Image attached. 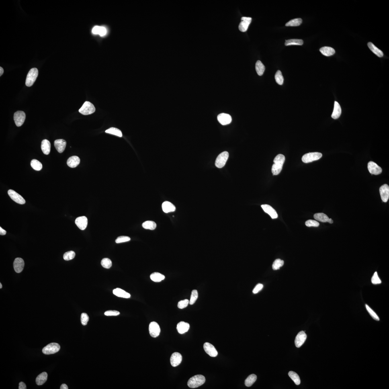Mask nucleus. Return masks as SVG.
<instances>
[{
	"mask_svg": "<svg viewBox=\"0 0 389 389\" xmlns=\"http://www.w3.org/2000/svg\"><path fill=\"white\" fill-rule=\"evenodd\" d=\"M285 161V157L282 154H279L273 160L274 164L272 168V172L273 175H277L280 173Z\"/></svg>",
	"mask_w": 389,
	"mask_h": 389,
	"instance_id": "f257e3e1",
	"label": "nucleus"
},
{
	"mask_svg": "<svg viewBox=\"0 0 389 389\" xmlns=\"http://www.w3.org/2000/svg\"><path fill=\"white\" fill-rule=\"evenodd\" d=\"M206 382V378L203 375H197L191 377L187 383L189 388H194L198 387Z\"/></svg>",
	"mask_w": 389,
	"mask_h": 389,
	"instance_id": "f03ea898",
	"label": "nucleus"
},
{
	"mask_svg": "<svg viewBox=\"0 0 389 389\" xmlns=\"http://www.w3.org/2000/svg\"><path fill=\"white\" fill-rule=\"evenodd\" d=\"M38 75V70L33 68L29 72L27 75L25 84L27 86L30 87L34 84Z\"/></svg>",
	"mask_w": 389,
	"mask_h": 389,
	"instance_id": "7ed1b4c3",
	"label": "nucleus"
},
{
	"mask_svg": "<svg viewBox=\"0 0 389 389\" xmlns=\"http://www.w3.org/2000/svg\"><path fill=\"white\" fill-rule=\"evenodd\" d=\"M95 110V107L92 103L89 101H85L79 111L82 114L86 115L93 114Z\"/></svg>",
	"mask_w": 389,
	"mask_h": 389,
	"instance_id": "20e7f679",
	"label": "nucleus"
},
{
	"mask_svg": "<svg viewBox=\"0 0 389 389\" xmlns=\"http://www.w3.org/2000/svg\"><path fill=\"white\" fill-rule=\"evenodd\" d=\"M322 157V154L318 152H310L303 156L302 161L304 163H309L319 160Z\"/></svg>",
	"mask_w": 389,
	"mask_h": 389,
	"instance_id": "39448f33",
	"label": "nucleus"
},
{
	"mask_svg": "<svg viewBox=\"0 0 389 389\" xmlns=\"http://www.w3.org/2000/svg\"><path fill=\"white\" fill-rule=\"evenodd\" d=\"M60 346L57 343H52L48 344L43 349V353L45 355H50L55 353L59 351Z\"/></svg>",
	"mask_w": 389,
	"mask_h": 389,
	"instance_id": "423d86ee",
	"label": "nucleus"
},
{
	"mask_svg": "<svg viewBox=\"0 0 389 389\" xmlns=\"http://www.w3.org/2000/svg\"><path fill=\"white\" fill-rule=\"evenodd\" d=\"M229 156V154L227 151H224L221 153L218 156L215 162V165L219 168H221L225 165Z\"/></svg>",
	"mask_w": 389,
	"mask_h": 389,
	"instance_id": "0eeeda50",
	"label": "nucleus"
},
{
	"mask_svg": "<svg viewBox=\"0 0 389 389\" xmlns=\"http://www.w3.org/2000/svg\"><path fill=\"white\" fill-rule=\"evenodd\" d=\"M13 118L16 126L18 127H20L22 126L25 122L26 114L23 111H17L15 113Z\"/></svg>",
	"mask_w": 389,
	"mask_h": 389,
	"instance_id": "6e6552de",
	"label": "nucleus"
},
{
	"mask_svg": "<svg viewBox=\"0 0 389 389\" xmlns=\"http://www.w3.org/2000/svg\"><path fill=\"white\" fill-rule=\"evenodd\" d=\"M8 193L11 199L18 204H24L26 202L25 199L21 195L12 189H9L8 191Z\"/></svg>",
	"mask_w": 389,
	"mask_h": 389,
	"instance_id": "1a4fd4ad",
	"label": "nucleus"
},
{
	"mask_svg": "<svg viewBox=\"0 0 389 389\" xmlns=\"http://www.w3.org/2000/svg\"><path fill=\"white\" fill-rule=\"evenodd\" d=\"M149 331L150 335L153 338H156L159 335L160 328L157 322H152L149 324Z\"/></svg>",
	"mask_w": 389,
	"mask_h": 389,
	"instance_id": "9d476101",
	"label": "nucleus"
},
{
	"mask_svg": "<svg viewBox=\"0 0 389 389\" xmlns=\"http://www.w3.org/2000/svg\"><path fill=\"white\" fill-rule=\"evenodd\" d=\"M241 21L240 23L238 29L241 32H245L248 30L252 19L251 17H243L241 18Z\"/></svg>",
	"mask_w": 389,
	"mask_h": 389,
	"instance_id": "9b49d317",
	"label": "nucleus"
},
{
	"mask_svg": "<svg viewBox=\"0 0 389 389\" xmlns=\"http://www.w3.org/2000/svg\"><path fill=\"white\" fill-rule=\"evenodd\" d=\"M367 167L369 172L373 175H378L382 172V169L374 162H369Z\"/></svg>",
	"mask_w": 389,
	"mask_h": 389,
	"instance_id": "f8f14e48",
	"label": "nucleus"
},
{
	"mask_svg": "<svg viewBox=\"0 0 389 389\" xmlns=\"http://www.w3.org/2000/svg\"><path fill=\"white\" fill-rule=\"evenodd\" d=\"M381 199L383 202L386 203L388 202L389 198V187L387 184H384L381 186L380 189Z\"/></svg>",
	"mask_w": 389,
	"mask_h": 389,
	"instance_id": "ddd939ff",
	"label": "nucleus"
},
{
	"mask_svg": "<svg viewBox=\"0 0 389 389\" xmlns=\"http://www.w3.org/2000/svg\"><path fill=\"white\" fill-rule=\"evenodd\" d=\"M204 349L206 353L211 357H216L218 355V352L215 348L210 343H205L204 345Z\"/></svg>",
	"mask_w": 389,
	"mask_h": 389,
	"instance_id": "4468645a",
	"label": "nucleus"
},
{
	"mask_svg": "<svg viewBox=\"0 0 389 389\" xmlns=\"http://www.w3.org/2000/svg\"><path fill=\"white\" fill-rule=\"evenodd\" d=\"M306 334L304 331H301L297 335L295 340L296 347L300 348L304 344L307 339Z\"/></svg>",
	"mask_w": 389,
	"mask_h": 389,
	"instance_id": "2eb2a0df",
	"label": "nucleus"
},
{
	"mask_svg": "<svg viewBox=\"0 0 389 389\" xmlns=\"http://www.w3.org/2000/svg\"><path fill=\"white\" fill-rule=\"evenodd\" d=\"M182 356L179 353H175L172 355L170 359V362L172 366L176 367L179 365L182 361Z\"/></svg>",
	"mask_w": 389,
	"mask_h": 389,
	"instance_id": "dca6fc26",
	"label": "nucleus"
},
{
	"mask_svg": "<svg viewBox=\"0 0 389 389\" xmlns=\"http://www.w3.org/2000/svg\"><path fill=\"white\" fill-rule=\"evenodd\" d=\"M75 223L80 229L82 230H85L87 226V218L85 216L78 217L76 218Z\"/></svg>",
	"mask_w": 389,
	"mask_h": 389,
	"instance_id": "f3484780",
	"label": "nucleus"
},
{
	"mask_svg": "<svg viewBox=\"0 0 389 389\" xmlns=\"http://www.w3.org/2000/svg\"><path fill=\"white\" fill-rule=\"evenodd\" d=\"M218 122L222 125H226L230 123L232 121L231 116L225 113H221L217 116Z\"/></svg>",
	"mask_w": 389,
	"mask_h": 389,
	"instance_id": "a211bd4d",
	"label": "nucleus"
},
{
	"mask_svg": "<svg viewBox=\"0 0 389 389\" xmlns=\"http://www.w3.org/2000/svg\"><path fill=\"white\" fill-rule=\"evenodd\" d=\"M261 207L264 212L269 214L272 219H276L278 218V214L272 207L269 205H262Z\"/></svg>",
	"mask_w": 389,
	"mask_h": 389,
	"instance_id": "6ab92c4d",
	"label": "nucleus"
},
{
	"mask_svg": "<svg viewBox=\"0 0 389 389\" xmlns=\"http://www.w3.org/2000/svg\"><path fill=\"white\" fill-rule=\"evenodd\" d=\"M24 262L21 258L16 259L13 263V267L15 272L18 273L21 272L24 268Z\"/></svg>",
	"mask_w": 389,
	"mask_h": 389,
	"instance_id": "aec40b11",
	"label": "nucleus"
},
{
	"mask_svg": "<svg viewBox=\"0 0 389 389\" xmlns=\"http://www.w3.org/2000/svg\"><path fill=\"white\" fill-rule=\"evenodd\" d=\"M314 218L316 220L322 222H329L330 224L333 223V220L331 218H329L324 213H317L314 215Z\"/></svg>",
	"mask_w": 389,
	"mask_h": 389,
	"instance_id": "412c9836",
	"label": "nucleus"
},
{
	"mask_svg": "<svg viewBox=\"0 0 389 389\" xmlns=\"http://www.w3.org/2000/svg\"><path fill=\"white\" fill-rule=\"evenodd\" d=\"M54 145L58 152L61 153L65 150L66 142L63 139L56 140L54 142Z\"/></svg>",
	"mask_w": 389,
	"mask_h": 389,
	"instance_id": "4be33fe9",
	"label": "nucleus"
},
{
	"mask_svg": "<svg viewBox=\"0 0 389 389\" xmlns=\"http://www.w3.org/2000/svg\"><path fill=\"white\" fill-rule=\"evenodd\" d=\"M189 324L184 321H181L177 324V329L179 334H183L188 331L189 329Z\"/></svg>",
	"mask_w": 389,
	"mask_h": 389,
	"instance_id": "5701e85b",
	"label": "nucleus"
},
{
	"mask_svg": "<svg viewBox=\"0 0 389 389\" xmlns=\"http://www.w3.org/2000/svg\"><path fill=\"white\" fill-rule=\"evenodd\" d=\"M162 208L163 212L167 214L173 212L176 210L175 206L171 203L168 201H166L162 204Z\"/></svg>",
	"mask_w": 389,
	"mask_h": 389,
	"instance_id": "b1692460",
	"label": "nucleus"
},
{
	"mask_svg": "<svg viewBox=\"0 0 389 389\" xmlns=\"http://www.w3.org/2000/svg\"><path fill=\"white\" fill-rule=\"evenodd\" d=\"M80 163V158L76 156H72L69 158L67 162L68 166L71 168L77 167Z\"/></svg>",
	"mask_w": 389,
	"mask_h": 389,
	"instance_id": "393cba45",
	"label": "nucleus"
},
{
	"mask_svg": "<svg viewBox=\"0 0 389 389\" xmlns=\"http://www.w3.org/2000/svg\"><path fill=\"white\" fill-rule=\"evenodd\" d=\"M113 293L115 296L119 297L129 298H130V294L122 290V289L119 288H117L114 289L113 290Z\"/></svg>",
	"mask_w": 389,
	"mask_h": 389,
	"instance_id": "a878e982",
	"label": "nucleus"
},
{
	"mask_svg": "<svg viewBox=\"0 0 389 389\" xmlns=\"http://www.w3.org/2000/svg\"><path fill=\"white\" fill-rule=\"evenodd\" d=\"M341 113V108L339 103L335 101L334 103V110L332 115V118L334 119L339 118Z\"/></svg>",
	"mask_w": 389,
	"mask_h": 389,
	"instance_id": "bb28decb",
	"label": "nucleus"
},
{
	"mask_svg": "<svg viewBox=\"0 0 389 389\" xmlns=\"http://www.w3.org/2000/svg\"><path fill=\"white\" fill-rule=\"evenodd\" d=\"M50 143L48 140H43L41 144V149L43 153L45 155H48L50 154Z\"/></svg>",
	"mask_w": 389,
	"mask_h": 389,
	"instance_id": "cd10ccee",
	"label": "nucleus"
},
{
	"mask_svg": "<svg viewBox=\"0 0 389 389\" xmlns=\"http://www.w3.org/2000/svg\"><path fill=\"white\" fill-rule=\"evenodd\" d=\"M320 51L323 55L326 56H331L335 53V50L329 47H322L320 49Z\"/></svg>",
	"mask_w": 389,
	"mask_h": 389,
	"instance_id": "c85d7f7f",
	"label": "nucleus"
},
{
	"mask_svg": "<svg viewBox=\"0 0 389 389\" xmlns=\"http://www.w3.org/2000/svg\"><path fill=\"white\" fill-rule=\"evenodd\" d=\"M367 45H368L369 48L371 51L374 53L378 57H382L384 56V53H383L382 51L375 46L372 43L369 42L368 44H367Z\"/></svg>",
	"mask_w": 389,
	"mask_h": 389,
	"instance_id": "c756f323",
	"label": "nucleus"
},
{
	"mask_svg": "<svg viewBox=\"0 0 389 389\" xmlns=\"http://www.w3.org/2000/svg\"><path fill=\"white\" fill-rule=\"evenodd\" d=\"M48 374L46 372H44L38 375L36 379V382L38 386L42 385L46 382L47 380Z\"/></svg>",
	"mask_w": 389,
	"mask_h": 389,
	"instance_id": "7c9ffc66",
	"label": "nucleus"
},
{
	"mask_svg": "<svg viewBox=\"0 0 389 389\" xmlns=\"http://www.w3.org/2000/svg\"><path fill=\"white\" fill-rule=\"evenodd\" d=\"M150 279L154 282L158 283L161 282L165 278V276L159 273L155 272L152 273L150 275Z\"/></svg>",
	"mask_w": 389,
	"mask_h": 389,
	"instance_id": "2f4dec72",
	"label": "nucleus"
},
{
	"mask_svg": "<svg viewBox=\"0 0 389 389\" xmlns=\"http://www.w3.org/2000/svg\"><path fill=\"white\" fill-rule=\"evenodd\" d=\"M303 44H304V41L302 40L291 39V40H286L285 44L286 46L292 45L302 46Z\"/></svg>",
	"mask_w": 389,
	"mask_h": 389,
	"instance_id": "473e14b6",
	"label": "nucleus"
},
{
	"mask_svg": "<svg viewBox=\"0 0 389 389\" xmlns=\"http://www.w3.org/2000/svg\"><path fill=\"white\" fill-rule=\"evenodd\" d=\"M255 69L258 75H263L265 70V67L260 61L258 60L255 64Z\"/></svg>",
	"mask_w": 389,
	"mask_h": 389,
	"instance_id": "72a5a7b5",
	"label": "nucleus"
},
{
	"mask_svg": "<svg viewBox=\"0 0 389 389\" xmlns=\"http://www.w3.org/2000/svg\"><path fill=\"white\" fill-rule=\"evenodd\" d=\"M142 226L144 229L154 230L156 227V224L152 221H148L144 222L142 224Z\"/></svg>",
	"mask_w": 389,
	"mask_h": 389,
	"instance_id": "f704fd0d",
	"label": "nucleus"
},
{
	"mask_svg": "<svg viewBox=\"0 0 389 389\" xmlns=\"http://www.w3.org/2000/svg\"><path fill=\"white\" fill-rule=\"evenodd\" d=\"M257 379V376L255 374H252L249 375L245 380V386L248 387L251 386L256 380Z\"/></svg>",
	"mask_w": 389,
	"mask_h": 389,
	"instance_id": "c9c22d12",
	"label": "nucleus"
},
{
	"mask_svg": "<svg viewBox=\"0 0 389 389\" xmlns=\"http://www.w3.org/2000/svg\"><path fill=\"white\" fill-rule=\"evenodd\" d=\"M302 22V20L300 18H297L292 19L285 24L287 26H300Z\"/></svg>",
	"mask_w": 389,
	"mask_h": 389,
	"instance_id": "e433bc0d",
	"label": "nucleus"
},
{
	"mask_svg": "<svg viewBox=\"0 0 389 389\" xmlns=\"http://www.w3.org/2000/svg\"><path fill=\"white\" fill-rule=\"evenodd\" d=\"M288 375L289 377L294 381L295 384L297 385H299L300 384V379L297 373L294 372V371H290L288 373Z\"/></svg>",
	"mask_w": 389,
	"mask_h": 389,
	"instance_id": "4c0bfd02",
	"label": "nucleus"
},
{
	"mask_svg": "<svg viewBox=\"0 0 389 389\" xmlns=\"http://www.w3.org/2000/svg\"><path fill=\"white\" fill-rule=\"evenodd\" d=\"M105 132L108 133V134L114 135L118 136L119 137H122V132L120 130L118 129L111 127L108 130L105 131Z\"/></svg>",
	"mask_w": 389,
	"mask_h": 389,
	"instance_id": "58836bf2",
	"label": "nucleus"
},
{
	"mask_svg": "<svg viewBox=\"0 0 389 389\" xmlns=\"http://www.w3.org/2000/svg\"><path fill=\"white\" fill-rule=\"evenodd\" d=\"M31 165L33 169L37 171H40L42 168V165L40 162L36 159H33L31 162Z\"/></svg>",
	"mask_w": 389,
	"mask_h": 389,
	"instance_id": "ea45409f",
	"label": "nucleus"
},
{
	"mask_svg": "<svg viewBox=\"0 0 389 389\" xmlns=\"http://www.w3.org/2000/svg\"><path fill=\"white\" fill-rule=\"evenodd\" d=\"M275 79L276 83L280 85H282L284 83V79L282 73L280 70H278L275 75Z\"/></svg>",
	"mask_w": 389,
	"mask_h": 389,
	"instance_id": "a19ab883",
	"label": "nucleus"
},
{
	"mask_svg": "<svg viewBox=\"0 0 389 389\" xmlns=\"http://www.w3.org/2000/svg\"><path fill=\"white\" fill-rule=\"evenodd\" d=\"M284 265V261L280 259L275 260L273 262V270H276L279 269Z\"/></svg>",
	"mask_w": 389,
	"mask_h": 389,
	"instance_id": "79ce46f5",
	"label": "nucleus"
},
{
	"mask_svg": "<svg viewBox=\"0 0 389 389\" xmlns=\"http://www.w3.org/2000/svg\"><path fill=\"white\" fill-rule=\"evenodd\" d=\"M365 306H366L367 311H368L369 314H370V315L371 316V317L373 318V319L377 321H379L380 320V318H379L378 316L377 315L376 313H375L374 311H373L372 309H371L370 307L367 304H365Z\"/></svg>",
	"mask_w": 389,
	"mask_h": 389,
	"instance_id": "37998d69",
	"label": "nucleus"
},
{
	"mask_svg": "<svg viewBox=\"0 0 389 389\" xmlns=\"http://www.w3.org/2000/svg\"><path fill=\"white\" fill-rule=\"evenodd\" d=\"M101 265L105 268L109 269L112 266V262L108 258H105L101 261Z\"/></svg>",
	"mask_w": 389,
	"mask_h": 389,
	"instance_id": "c03bdc74",
	"label": "nucleus"
},
{
	"mask_svg": "<svg viewBox=\"0 0 389 389\" xmlns=\"http://www.w3.org/2000/svg\"><path fill=\"white\" fill-rule=\"evenodd\" d=\"M198 297V293L196 290H193L191 292L190 300H189V304L193 305L196 301Z\"/></svg>",
	"mask_w": 389,
	"mask_h": 389,
	"instance_id": "a18cd8bd",
	"label": "nucleus"
},
{
	"mask_svg": "<svg viewBox=\"0 0 389 389\" xmlns=\"http://www.w3.org/2000/svg\"><path fill=\"white\" fill-rule=\"evenodd\" d=\"M75 253L73 251L66 252L64 254L63 258L66 261H69L73 259L75 257Z\"/></svg>",
	"mask_w": 389,
	"mask_h": 389,
	"instance_id": "49530a36",
	"label": "nucleus"
},
{
	"mask_svg": "<svg viewBox=\"0 0 389 389\" xmlns=\"http://www.w3.org/2000/svg\"><path fill=\"white\" fill-rule=\"evenodd\" d=\"M371 282L374 285L380 284L382 283V281L378 276L377 272H375L374 274H373L371 279Z\"/></svg>",
	"mask_w": 389,
	"mask_h": 389,
	"instance_id": "de8ad7c7",
	"label": "nucleus"
},
{
	"mask_svg": "<svg viewBox=\"0 0 389 389\" xmlns=\"http://www.w3.org/2000/svg\"><path fill=\"white\" fill-rule=\"evenodd\" d=\"M189 304V300L187 299L181 300L180 301L178 304L177 306L179 309H182L185 308Z\"/></svg>",
	"mask_w": 389,
	"mask_h": 389,
	"instance_id": "09e8293b",
	"label": "nucleus"
},
{
	"mask_svg": "<svg viewBox=\"0 0 389 389\" xmlns=\"http://www.w3.org/2000/svg\"><path fill=\"white\" fill-rule=\"evenodd\" d=\"M130 238L127 236H120L116 238L115 240V242L116 243H124L130 241Z\"/></svg>",
	"mask_w": 389,
	"mask_h": 389,
	"instance_id": "8fccbe9b",
	"label": "nucleus"
},
{
	"mask_svg": "<svg viewBox=\"0 0 389 389\" xmlns=\"http://www.w3.org/2000/svg\"><path fill=\"white\" fill-rule=\"evenodd\" d=\"M306 225L308 227H318L319 226V223L316 221L314 220H308L306 221L305 223Z\"/></svg>",
	"mask_w": 389,
	"mask_h": 389,
	"instance_id": "3c124183",
	"label": "nucleus"
},
{
	"mask_svg": "<svg viewBox=\"0 0 389 389\" xmlns=\"http://www.w3.org/2000/svg\"><path fill=\"white\" fill-rule=\"evenodd\" d=\"M81 319L82 324L85 326L87 325L88 322L89 321V317L86 313H83L81 314Z\"/></svg>",
	"mask_w": 389,
	"mask_h": 389,
	"instance_id": "603ef678",
	"label": "nucleus"
},
{
	"mask_svg": "<svg viewBox=\"0 0 389 389\" xmlns=\"http://www.w3.org/2000/svg\"><path fill=\"white\" fill-rule=\"evenodd\" d=\"M120 313L117 311L109 310L105 312V315L106 316H116L119 315Z\"/></svg>",
	"mask_w": 389,
	"mask_h": 389,
	"instance_id": "864d4df0",
	"label": "nucleus"
},
{
	"mask_svg": "<svg viewBox=\"0 0 389 389\" xmlns=\"http://www.w3.org/2000/svg\"><path fill=\"white\" fill-rule=\"evenodd\" d=\"M263 284H258L256 286H255V288L253 289V293L255 294H257V293H259V291H260L262 289H263Z\"/></svg>",
	"mask_w": 389,
	"mask_h": 389,
	"instance_id": "5fc2aeb1",
	"label": "nucleus"
},
{
	"mask_svg": "<svg viewBox=\"0 0 389 389\" xmlns=\"http://www.w3.org/2000/svg\"><path fill=\"white\" fill-rule=\"evenodd\" d=\"M106 29L104 27H100V30L99 34L101 36H103L106 34Z\"/></svg>",
	"mask_w": 389,
	"mask_h": 389,
	"instance_id": "6e6d98bb",
	"label": "nucleus"
},
{
	"mask_svg": "<svg viewBox=\"0 0 389 389\" xmlns=\"http://www.w3.org/2000/svg\"><path fill=\"white\" fill-rule=\"evenodd\" d=\"M100 26H96L93 28L92 32L94 34H99L100 30Z\"/></svg>",
	"mask_w": 389,
	"mask_h": 389,
	"instance_id": "4d7b16f0",
	"label": "nucleus"
},
{
	"mask_svg": "<svg viewBox=\"0 0 389 389\" xmlns=\"http://www.w3.org/2000/svg\"><path fill=\"white\" fill-rule=\"evenodd\" d=\"M19 389H26V386L25 383L21 382L19 383Z\"/></svg>",
	"mask_w": 389,
	"mask_h": 389,
	"instance_id": "13d9d810",
	"label": "nucleus"
},
{
	"mask_svg": "<svg viewBox=\"0 0 389 389\" xmlns=\"http://www.w3.org/2000/svg\"><path fill=\"white\" fill-rule=\"evenodd\" d=\"M6 231L3 229L1 227H0V234L1 235H5L6 234Z\"/></svg>",
	"mask_w": 389,
	"mask_h": 389,
	"instance_id": "bf43d9fd",
	"label": "nucleus"
},
{
	"mask_svg": "<svg viewBox=\"0 0 389 389\" xmlns=\"http://www.w3.org/2000/svg\"><path fill=\"white\" fill-rule=\"evenodd\" d=\"M60 389H68V387L67 385L65 384H62L61 386Z\"/></svg>",
	"mask_w": 389,
	"mask_h": 389,
	"instance_id": "052dcab7",
	"label": "nucleus"
},
{
	"mask_svg": "<svg viewBox=\"0 0 389 389\" xmlns=\"http://www.w3.org/2000/svg\"><path fill=\"white\" fill-rule=\"evenodd\" d=\"M4 73V70L2 68L0 67V76H1L3 75Z\"/></svg>",
	"mask_w": 389,
	"mask_h": 389,
	"instance_id": "680f3d73",
	"label": "nucleus"
},
{
	"mask_svg": "<svg viewBox=\"0 0 389 389\" xmlns=\"http://www.w3.org/2000/svg\"><path fill=\"white\" fill-rule=\"evenodd\" d=\"M2 285L1 284V283H0V288L1 289L2 288Z\"/></svg>",
	"mask_w": 389,
	"mask_h": 389,
	"instance_id": "e2e57ef3",
	"label": "nucleus"
}]
</instances>
